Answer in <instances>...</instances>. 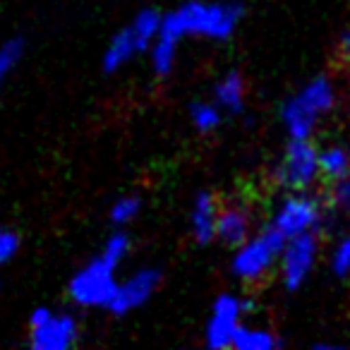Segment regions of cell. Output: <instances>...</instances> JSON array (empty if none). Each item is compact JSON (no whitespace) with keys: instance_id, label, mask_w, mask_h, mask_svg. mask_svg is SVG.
Returning <instances> with one entry per match:
<instances>
[{"instance_id":"cell-23","label":"cell","mask_w":350,"mask_h":350,"mask_svg":"<svg viewBox=\"0 0 350 350\" xmlns=\"http://www.w3.org/2000/svg\"><path fill=\"white\" fill-rule=\"evenodd\" d=\"M20 247H22V240L17 235V230H12L5 224H0V267L10 264L20 254Z\"/></svg>"},{"instance_id":"cell-1","label":"cell","mask_w":350,"mask_h":350,"mask_svg":"<svg viewBox=\"0 0 350 350\" xmlns=\"http://www.w3.org/2000/svg\"><path fill=\"white\" fill-rule=\"evenodd\" d=\"M243 17L245 5L240 0H185L161 17L159 36L178 46L185 39L224 44L235 36Z\"/></svg>"},{"instance_id":"cell-10","label":"cell","mask_w":350,"mask_h":350,"mask_svg":"<svg viewBox=\"0 0 350 350\" xmlns=\"http://www.w3.org/2000/svg\"><path fill=\"white\" fill-rule=\"evenodd\" d=\"M250 302L238 293H221L209 307V317L204 321V345L214 350L233 348V338L240 324L247 319Z\"/></svg>"},{"instance_id":"cell-8","label":"cell","mask_w":350,"mask_h":350,"mask_svg":"<svg viewBox=\"0 0 350 350\" xmlns=\"http://www.w3.org/2000/svg\"><path fill=\"white\" fill-rule=\"evenodd\" d=\"M321 257V238L319 233H305L295 238H286L278 257V281L286 291L295 293L305 286L314 273Z\"/></svg>"},{"instance_id":"cell-19","label":"cell","mask_w":350,"mask_h":350,"mask_svg":"<svg viewBox=\"0 0 350 350\" xmlns=\"http://www.w3.org/2000/svg\"><path fill=\"white\" fill-rule=\"evenodd\" d=\"M22 58H25V41L22 39H10L0 46V92L12 77L17 65L22 63Z\"/></svg>"},{"instance_id":"cell-11","label":"cell","mask_w":350,"mask_h":350,"mask_svg":"<svg viewBox=\"0 0 350 350\" xmlns=\"http://www.w3.org/2000/svg\"><path fill=\"white\" fill-rule=\"evenodd\" d=\"M163 273L156 267H139L130 273V276L120 278L113 293L111 302H108V312L113 317H127L132 312L142 310L151 297L156 295V291L161 288Z\"/></svg>"},{"instance_id":"cell-21","label":"cell","mask_w":350,"mask_h":350,"mask_svg":"<svg viewBox=\"0 0 350 350\" xmlns=\"http://www.w3.org/2000/svg\"><path fill=\"white\" fill-rule=\"evenodd\" d=\"M101 252L106 254V257H111L113 262L125 264V259L132 254V238H130V233H127V228L113 230L106 238V243H103Z\"/></svg>"},{"instance_id":"cell-16","label":"cell","mask_w":350,"mask_h":350,"mask_svg":"<svg viewBox=\"0 0 350 350\" xmlns=\"http://www.w3.org/2000/svg\"><path fill=\"white\" fill-rule=\"evenodd\" d=\"M319 170L321 178L336 183L350 173V146L343 144H326L319 146Z\"/></svg>"},{"instance_id":"cell-14","label":"cell","mask_w":350,"mask_h":350,"mask_svg":"<svg viewBox=\"0 0 350 350\" xmlns=\"http://www.w3.org/2000/svg\"><path fill=\"white\" fill-rule=\"evenodd\" d=\"M211 98L216 101V106L226 113V116H235V113L245 111L247 103V82H245L240 70H228L224 72L214 84V94Z\"/></svg>"},{"instance_id":"cell-7","label":"cell","mask_w":350,"mask_h":350,"mask_svg":"<svg viewBox=\"0 0 350 350\" xmlns=\"http://www.w3.org/2000/svg\"><path fill=\"white\" fill-rule=\"evenodd\" d=\"M321 180L319 146L312 139H291L271 168V183L283 192L312 190Z\"/></svg>"},{"instance_id":"cell-2","label":"cell","mask_w":350,"mask_h":350,"mask_svg":"<svg viewBox=\"0 0 350 350\" xmlns=\"http://www.w3.org/2000/svg\"><path fill=\"white\" fill-rule=\"evenodd\" d=\"M338 106V89L326 75L307 79L283 101L278 118L291 139H312Z\"/></svg>"},{"instance_id":"cell-9","label":"cell","mask_w":350,"mask_h":350,"mask_svg":"<svg viewBox=\"0 0 350 350\" xmlns=\"http://www.w3.org/2000/svg\"><path fill=\"white\" fill-rule=\"evenodd\" d=\"M79 319L72 312L36 307L29 314V345L34 350H70L79 340Z\"/></svg>"},{"instance_id":"cell-17","label":"cell","mask_w":350,"mask_h":350,"mask_svg":"<svg viewBox=\"0 0 350 350\" xmlns=\"http://www.w3.org/2000/svg\"><path fill=\"white\" fill-rule=\"evenodd\" d=\"M226 113L216 106V101H195L190 106V122L200 135H214L224 125Z\"/></svg>"},{"instance_id":"cell-22","label":"cell","mask_w":350,"mask_h":350,"mask_svg":"<svg viewBox=\"0 0 350 350\" xmlns=\"http://www.w3.org/2000/svg\"><path fill=\"white\" fill-rule=\"evenodd\" d=\"M329 204L334 206L338 214H343L350 219V173L345 175V178H340V180L331 183Z\"/></svg>"},{"instance_id":"cell-24","label":"cell","mask_w":350,"mask_h":350,"mask_svg":"<svg viewBox=\"0 0 350 350\" xmlns=\"http://www.w3.org/2000/svg\"><path fill=\"white\" fill-rule=\"evenodd\" d=\"M340 53H343V58L350 63V27L343 31V36H340Z\"/></svg>"},{"instance_id":"cell-12","label":"cell","mask_w":350,"mask_h":350,"mask_svg":"<svg viewBox=\"0 0 350 350\" xmlns=\"http://www.w3.org/2000/svg\"><path fill=\"white\" fill-rule=\"evenodd\" d=\"M254 209L245 200H226L219 206L216 219V243L238 247L247 235L254 233Z\"/></svg>"},{"instance_id":"cell-13","label":"cell","mask_w":350,"mask_h":350,"mask_svg":"<svg viewBox=\"0 0 350 350\" xmlns=\"http://www.w3.org/2000/svg\"><path fill=\"white\" fill-rule=\"evenodd\" d=\"M221 200L209 190L197 192L190 209V233L197 245L216 243V219H219Z\"/></svg>"},{"instance_id":"cell-18","label":"cell","mask_w":350,"mask_h":350,"mask_svg":"<svg viewBox=\"0 0 350 350\" xmlns=\"http://www.w3.org/2000/svg\"><path fill=\"white\" fill-rule=\"evenodd\" d=\"M142 214V200L137 195H122L108 206V219L116 228H127Z\"/></svg>"},{"instance_id":"cell-20","label":"cell","mask_w":350,"mask_h":350,"mask_svg":"<svg viewBox=\"0 0 350 350\" xmlns=\"http://www.w3.org/2000/svg\"><path fill=\"white\" fill-rule=\"evenodd\" d=\"M326 259H329V269L336 278H340V281L350 278V235H340L329 247Z\"/></svg>"},{"instance_id":"cell-5","label":"cell","mask_w":350,"mask_h":350,"mask_svg":"<svg viewBox=\"0 0 350 350\" xmlns=\"http://www.w3.org/2000/svg\"><path fill=\"white\" fill-rule=\"evenodd\" d=\"M118 269L120 264L103 252L82 264L68 281V297L72 300V305L79 310H108V302L120 281Z\"/></svg>"},{"instance_id":"cell-4","label":"cell","mask_w":350,"mask_h":350,"mask_svg":"<svg viewBox=\"0 0 350 350\" xmlns=\"http://www.w3.org/2000/svg\"><path fill=\"white\" fill-rule=\"evenodd\" d=\"M283 243H286V238L269 224L254 230L238 247H233L230 273L245 286H257V283L267 281L276 271Z\"/></svg>"},{"instance_id":"cell-3","label":"cell","mask_w":350,"mask_h":350,"mask_svg":"<svg viewBox=\"0 0 350 350\" xmlns=\"http://www.w3.org/2000/svg\"><path fill=\"white\" fill-rule=\"evenodd\" d=\"M161 12L154 8L139 10L125 27L116 31L108 41L106 51L101 55V68L106 75H116L135 63L139 55H146L151 44L161 31Z\"/></svg>"},{"instance_id":"cell-6","label":"cell","mask_w":350,"mask_h":350,"mask_svg":"<svg viewBox=\"0 0 350 350\" xmlns=\"http://www.w3.org/2000/svg\"><path fill=\"white\" fill-rule=\"evenodd\" d=\"M326 221V202L312 195L310 190L286 192L273 204L269 226L276 228L283 238H295L305 233H319Z\"/></svg>"},{"instance_id":"cell-15","label":"cell","mask_w":350,"mask_h":350,"mask_svg":"<svg viewBox=\"0 0 350 350\" xmlns=\"http://www.w3.org/2000/svg\"><path fill=\"white\" fill-rule=\"evenodd\" d=\"M281 345H283V340L276 331L262 324H252V321H247V319L240 324L238 334H235V338H233L235 350H276V348H281Z\"/></svg>"}]
</instances>
